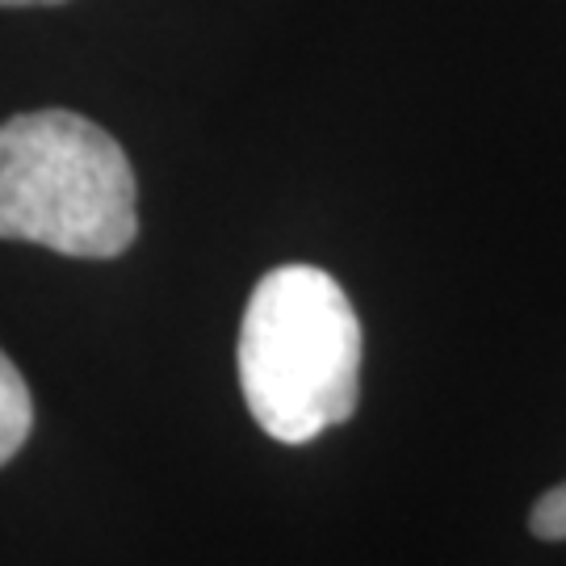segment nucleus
I'll return each instance as SVG.
<instances>
[{
	"label": "nucleus",
	"mask_w": 566,
	"mask_h": 566,
	"mask_svg": "<svg viewBox=\"0 0 566 566\" xmlns=\"http://www.w3.org/2000/svg\"><path fill=\"white\" fill-rule=\"evenodd\" d=\"M135 235L139 189L114 135L72 109L0 122V240L109 261Z\"/></svg>",
	"instance_id": "2"
},
{
	"label": "nucleus",
	"mask_w": 566,
	"mask_h": 566,
	"mask_svg": "<svg viewBox=\"0 0 566 566\" xmlns=\"http://www.w3.org/2000/svg\"><path fill=\"white\" fill-rule=\"evenodd\" d=\"M34 428V399L18 365L0 353V465L13 462Z\"/></svg>",
	"instance_id": "3"
},
{
	"label": "nucleus",
	"mask_w": 566,
	"mask_h": 566,
	"mask_svg": "<svg viewBox=\"0 0 566 566\" xmlns=\"http://www.w3.org/2000/svg\"><path fill=\"white\" fill-rule=\"evenodd\" d=\"M240 390L264 437L311 446L361 395V324L340 282L315 264L269 269L240 324Z\"/></svg>",
	"instance_id": "1"
},
{
	"label": "nucleus",
	"mask_w": 566,
	"mask_h": 566,
	"mask_svg": "<svg viewBox=\"0 0 566 566\" xmlns=\"http://www.w3.org/2000/svg\"><path fill=\"white\" fill-rule=\"evenodd\" d=\"M528 533L542 542H566V483L549 486L528 512Z\"/></svg>",
	"instance_id": "4"
},
{
	"label": "nucleus",
	"mask_w": 566,
	"mask_h": 566,
	"mask_svg": "<svg viewBox=\"0 0 566 566\" xmlns=\"http://www.w3.org/2000/svg\"><path fill=\"white\" fill-rule=\"evenodd\" d=\"M34 4H63V0H0V9H34Z\"/></svg>",
	"instance_id": "5"
}]
</instances>
